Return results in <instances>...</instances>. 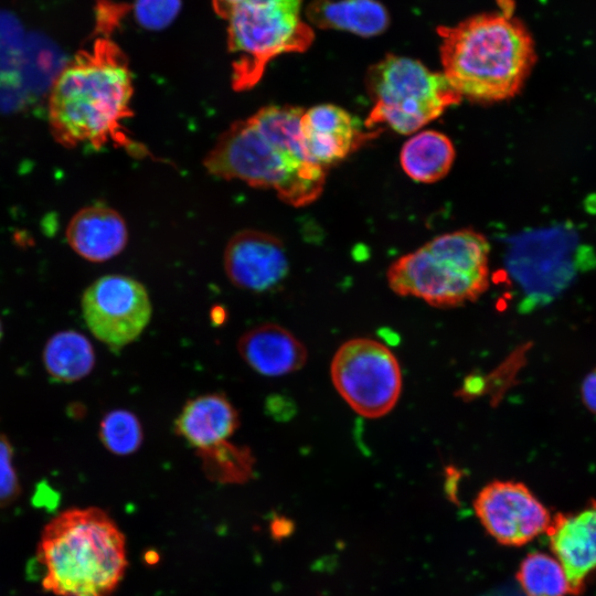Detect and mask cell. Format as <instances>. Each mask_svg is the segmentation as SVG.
Instances as JSON below:
<instances>
[{"instance_id": "5bb4252c", "label": "cell", "mask_w": 596, "mask_h": 596, "mask_svg": "<svg viewBox=\"0 0 596 596\" xmlns=\"http://www.w3.org/2000/svg\"><path fill=\"white\" fill-rule=\"evenodd\" d=\"M300 132L310 158L327 169L345 159L362 141L356 119L345 109L320 104L304 110Z\"/></svg>"}, {"instance_id": "d6986e66", "label": "cell", "mask_w": 596, "mask_h": 596, "mask_svg": "<svg viewBox=\"0 0 596 596\" xmlns=\"http://www.w3.org/2000/svg\"><path fill=\"white\" fill-rule=\"evenodd\" d=\"M451 140L435 130H423L404 143L400 161L404 172L414 181L433 183L443 179L455 160Z\"/></svg>"}, {"instance_id": "6da1fadb", "label": "cell", "mask_w": 596, "mask_h": 596, "mask_svg": "<svg viewBox=\"0 0 596 596\" xmlns=\"http://www.w3.org/2000/svg\"><path fill=\"white\" fill-rule=\"evenodd\" d=\"M132 95L125 53L109 38H97L73 56L53 83L47 103L53 138L66 148L100 150L111 143L135 157L149 156L123 125L134 115Z\"/></svg>"}, {"instance_id": "cb8c5ba5", "label": "cell", "mask_w": 596, "mask_h": 596, "mask_svg": "<svg viewBox=\"0 0 596 596\" xmlns=\"http://www.w3.org/2000/svg\"><path fill=\"white\" fill-rule=\"evenodd\" d=\"M181 0H135L132 10L136 21L145 29H166L177 18Z\"/></svg>"}, {"instance_id": "83f0119b", "label": "cell", "mask_w": 596, "mask_h": 596, "mask_svg": "<svg viewBox=\"0 0 596 596\" xmlns=\"http://www.w3.org/2000/svg\"><path fill=\"white\" fill-rule=\"evenodd\" d=\"M2 338V324H1V320H0V340Z\"/></svg>"}, {"instance_id": "484cf974", "label": "cell", "mask_w": 596, "mask_h": 596, "mask_svg": "<svg viewBox=\"0 0 596 596\" xmlns=\"http://www.w3.org/2000/svg\"><path fill=\"white\" fill-rule=\"evenodd\" d=\"M581 396L585 407L596 415V368L589 371L583 379Z\"/></svg>"}, {"instance_id": "5b68a950", "label": "cell", "mask_w": 596, "mask_h": 596, "mask_svg": "<svg viewBox=\"0 0 596 596\" xmlns=\"http://www.w3.org/2000/svg\"><path fill=\"white\" fill-rule=\"evenodd\" d=\"M489 253L487 238L473 230L446 233L392 263L389 286L439 308L475 301L489 287Z\"/></svg>"}, {"instance_id": "7c38bea8", "label": "cell", "mask_w": 596, "mask_h": 596, "mask_svg": "<svg viewBox=\"0 0 596 596\" xmlns=\"http://www.w3.org/2000/svg\"><path fill=\"white\" fill-rule=\"evenodd\" d=\"M223 264L234 286L254 292L274 289L289 270L283 242L256 230L241 231L228 241Z\"/></svg>"}, {"instance_id": "52a82bcc", "label": "cell", "mask_w": 596, "mask_h": 596, "mask_svg": "<svg viewBox=\"0 0 596 596\" xmlns=\"http://www.w3.org/2000/svg\"><path fill=\"white\" fill-rule=\"evenodd\" d=\"M365 86L374 102L366 126L385 124L402 135L417 131L462 99L443 73L394 54L370 66Z\"/></svg>"}, {"instance_id": "277c9868", "label": "cell", "mask_w": 596, "mask_h": 596, "mask_svg": "<svg viewBox=\"0 0 596 596\" xmlns=\"http://www.w3.org/2000/svg\"><path fill=\"white\" fill-rule=\"evenodd\" d=\"M36 561L41 582L56 596H110L127 565L126 542L99 508H72L43 529Z\"/></svg>"}, {"instance_id": "8fae6325", "label": "cell", "mask_w": 596, "mask_h": 596, "mask_svg": "<svg viewBox=\"0 0 596 596\" xmlns=\"http://www.w3.org/2000/svg\"><path fill=\"white\" fill-rule=\"evenodd\" d=\"M486 531L500 544L521 546L547 529L546 507L522 482L494 480L473 501Z\"/></svg>"}, {"instance_id": "603a6c76", "label": "cell", "mask_w": 596, "mask_h": 596, "mask_svg": "<svg viewBox=\"0 0 596 596\" xmlns=\"http://www.w3.org/2000/svg\"><path fill=\"white\" fill-rule=\"evenodd\" d=\"M98 436L104 447L114 455L136 453L143 440L139 418L127 409H113L99 423Z\"/></svg>"}, {"instance_id": "2e32d148", "label": "cell", "mask_w": 596, "mask_h": 596, "mask_svg": "<svg viewBox=\"0 0 596 596\" xmlns=\"http://www.w3.org/2000/svg\"><path fill=\"white\" fill-rule=\"evenodd\" d=\"M66 238L82 258L100 263L117 256L127 245L128 231L123 216L104 204L81 209L71 219Z\"/></svg>"}, {"instance_id": "ba28073f", "label": "cell", "mask_w": 596, "mask_h": 596, "mask_svg": "<svg viewBox=\"0 0 596 596\" xmlns=\"http://www.w3.org/2000/svg\"><path fill=\"white\" fill-rule=\"evenodd\" d=\"M330 374L340 396L366 418L390 413L402 393V371L395 354L373 339L356 338L340 345Z\"/></svg>"}, {"instance_id": "ac0fdd59", "label": "cell", "mask_w": 596, "mask_h": 596, "mask_svg": "<svg viewBox=\"0 0 596 596\" xmlns=\"http://www.w3.org/2000/svg\"><path fill=\"white\" fill-rule=\"evenodd\" d=\"M304 13L311 26L362 38L380 35L391 23L387 9L379 0H311Z\"/></svg>"}, {"instance_id": "3957f363", "label": "cell", "mask_w": 596, "mask_h": 596, "mask_svg": "<svg viewBox=\"0 0 596 596\" xmlns=\"http://www.w3.org/2000/svg\"><path fill=\"white\" fill-rule=\"evenodd\" d=\"M499 7L437 29L441 73L461 98L477 103L511 99L536 63L534 39L514 17L512 0H500Z\"/></svg>"}, {"instance_id": "7a4b0ae2", "label": "cell", "mask_w": 596, "mask_h": 596, "mask_svg": "<svg viewBox=\"0 0 596 596\" xmlns=\"http://www.w3.org/2000/svg\"><path fill=\"white\" fill-rule=\"evenodd\" d=\"M304 109L269 105L234 121L203 160L213 175L270 189L295 207L316 201L323 191L326 169L308 155L301 132Z\"/></svg>"}, {"instance_id": "44dd1931", "label": "cell", "mask_w": 596, "mask_h": 596, "mask_svg": "<svg viewBox=\"0 0 596 596\" xmlns=\"http://www.w3.org/2000/svg\"><path fill=\"white\" fill-rule=\"evenodd\" d=\"M517 579L526 596H565L570 586L561 563L544 552L529 553L520 563Z\"/></svg>"}, {"instance_id": "7402d4cb", "label": "cell", "mask_w": 596, "mask_h": 596, "mask_svg": "<svg viewBox=\"0 0 596 596\" xmlns=\"http://www.w3.org/2000/svg\"><path fill=\"white\" fill-rule=\"evenodd\" d=\"M207 477L221 483L246 482L253 475L254 457L246 447L235 446L227 440L213 447L198 450Z\"/></svg>"}, {"instance_id": "e0dca14e", "label": "cell", "mask_w": 596, "mask_h": 596, "mask_svg": "<svg viewBox=\"0 0 596 596\" xmlns=\"http://www.w3.org/2000/svg\"><path fill=\"white\" fill-rule=\"evenodd\" d=\"M238 426L237 409L220 393L203 394L188 401L174 422L177 435L196 450L227 440Z\"/></svg>"}, {"instance_id": "4fadbf2b", "label": "cell", "mask_w": 596, "mask_h": 596, "mask_svg": "<svg viewBox=\"0 0 596 596\" xmlns=\"http://www.w3.org/2000/svg\"><path fill=\"white\" fill-rule=\"evenodd\" d=\"M545 532L566 574L570 594L581 595L596 572V499L581 510L555 514Z\"/></svg>"}, {"instance_id": "9c48e42d", "label": "cell", "mask_w": 596, "mask_h": 596, "mask_svg": "<svg viewBox=\"0 0 596 596\" xmlns=\"http://www.w3.org/2000/svg\"><path fill=\"white\" fill-rule=\"evenodd\" d=\"M81 308L92 334L117 351L148 326L152 306L145 286L125 275H105L84 291Z\"/></svg>"}, {"instance_id": "ffe728a7", "label": "cell", "mask_w": 596, "mask_h": 596, "mask_svg": "<svg viewBox=\"0 0 596 596\" xmlns=\"http://www.w3.org/2000/svg\"><path fill=\"white\" fill-rule=\"evenodd\" d=\"M42 359L46 373L63 383L87 376L96 360L91 341L76 330H63L51 336L43 348Z\"/></svg>"}, {"instance_id": "4316f807", "label": "cell", "mask_w": 596, "mask_h": 596, "mask_svg": "<svg viewBox=\"0 0 596 596\" xmlns=\"http://www.w3.org/2000/svg\"><path fill=\"white\" fill-rule=\"evenodd\" d=\"M248 0H212L214 12L222 19H227L231 13Z\"/></svg>"}, {"instance_id": "d4e9b609", "label": "cell", "mask_w": 596, "mask_h": 596, "mask_svg": "<svg viewBox=\"0 0 596 596\" xmlns=\"http://www.w3.org/2000/svg\"><path fill=\"white\" fill-rule=\"evenodd\" d=\"M13 454L9 438L0 434V507L12 503L21 493L20 481L13 466Z\"/></svg>"}, {"instance_id": "30bf717a", "label": "cell", "mask_w": 596, "mask_h": 596, "mask_svg": "<svg viewBox=\"0 0 596 596\" xmlns=\"http://www.w3.org/2000/svg\"><path fill=\"white\" fill-rule=\"evenodd\" d=\"M555 231L538 230L507 242L504 265L532 309L551 302L573 280L576 269Z\"/></svg>"}, {"instance_id": "9a60e30c", "label": "cell", "mask_w": 596, "mask_h": 596, "mask_svg": "<svg viewBox=\"0 0 596 596\" xmlns=\"http://www.w3.org/2000/svg\"><path fill=\"white\" fill-rule=\"evenodd\" d=\"M237 350L246 364L265 376H281L300 370L307 361L304 343L277 323H263L243 333Z\"/></svg>"}, {"instance_id": "8992f818", "label": "cell", "mask_w": 596, "mask_h": 596, "mask_svg": "<svg viewBox=\"0 0 596 596\" xmlns=\"http://www.w3.org/2000/svg\"><path fill=\"white\" fill-rule=\"evenodd\" d=\"M302 7L304 0H248L231 13L226 33L234 91L253 88L279 55L310 47L315 32Z\"/></svg>"}]
</instances>
